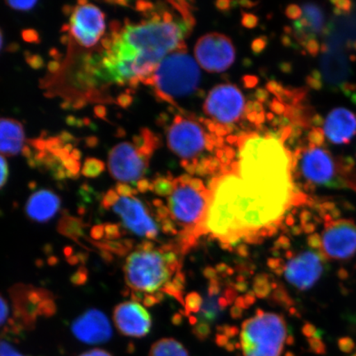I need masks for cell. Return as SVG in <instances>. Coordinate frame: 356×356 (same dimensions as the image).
I'll use <instances>...</instances> for the list:
<instances>
[{
	"label": "cell",
	"mask_w": 356,
	"mask_h": 356,
	"mask_svg": "<svg viewBox=\"0 0 356 356\" xmlns=\"http://www.w3.org/2000/svg\"><path fill=\"white\" fill-rule=\"evenodd\" d=\"M232 171L213 178L204 234L228 248L240 240L257 243L277 232L287 213L302 206V193L289 169L266 160L243 159Z\"/></svg>",
	"instance_id": "6da1fadb"
},
{
	"label": "cell",
	"mask_w": 356,
	"mask_h": 356,
	"mask_svg": "<svg viewBox=\"0 0 356 356\" xmlns=\"http://www.w3.org/2000/svg\"><path fill=\"white\" fill-rule=\"evenodd\" d=\"M195 24L193 15L177 17L169 10L154 13L140 24L113 22L111 32L102 41L101 65L121 81L138 79L153 86V74L159 62L170 53L185 49L184 39Z\"/></svg>",
	"instance_id": "7a4b0ae2"
},
{
	"label": "cell",
	"mask_w": 356,
	"mask_h": 356,
	"mask_svg": "<svg viewBox=\"0 0 356 356\" xmlns=\"http://www.w3.org/2000/svg\"><path fill=\"white\" fill-rule=\"evenodd\" d=\"M181 262L171 246L156 248L145 241L128 255L123 267L127 286L134 301L163 293V289L181 271Z\"/></svg>",
	"instance_id": "3957f363"
},
{
	"label": "cell",
	"mask_w": 356,
	"mask_h": 356,
	"mask_svg": "<svg viewBox=\"0 0 356 356\" xmlns=\"http://www.w3.org/2000/svg\"><path fill=\"white\" fill-rule=\"evenodd\" d=\"M312 211L302 213L307 243L326 260L343 261L356 253V222L339 216L335 204L309 199Z\"/></svg>",
	"instance_id": "277c9868"
},
{
	"label": "cell",
	"mask_w": 356,
	"mask_h": 356,
	"mask_svg": "<svg viewBox=\"0 0 356 356\" xmlns=\"http://www.w3.org/2000/svg\"><path fill=\"white\" fill-rule=\"evenodd\" d=\"M293 159V175L304 180L305 188L350 189L356 193V177L327 149L312 145Z\"/></svg>",
	"instance_id": "5b68a950"
},
{
	"label": "cell",
	"mask_w": 356,
	"mask_h": 356,
	"mask_svg": "<svg viewBox=\"0 0 356 356\" xmlns=\"http://www.w3.org/2000/svg\"><path fill=\"white\" fill-rule=\"evenodd\" d=\"M200 82L198 65L185 48L170 53L159 62L152 86L159 100L177 106L176 100L193 95Z\"/></svg>",
	"instance_id": "8992f818"
},
{
	"label": "cell",
	"mask_w": 356,
	"mask_h": 356,
	"mask_svg": "<svg viewBox=\"0 0 356 356\" xmlns=\"http://www.w3.org/2000/svg\"><path fill=\"white\" fill-rule=\"evenodd\" d=\"M175 189L168 198L169 218L175 225L181 228V250L193 246L194 240L204 234L210 190L195 189L190 184H184L175 178ZM191 184V182H190Z\"/></svg>",
	"instance_id": "52a82bcc"
},
{
	"label": "cell",
	"mask_w": 356,
	"mask_h": 356,
	"mask_svg": "<svg viewBox=\"0 0 356 356\" xmlns=\"http://www.w3.org/2000/svg\"><path fill=\"white\" fill-rule=\"evenodd\" d=\"M292 340L282 315L258 310L243 323L239 344L243 356H282Z\"/></svg>",
	"instance_id": "ba28073f"
},
{
	"label": "cell",
	"mask_w": 356,
	"mask_h": 356,
	"mask_svg": "<svg viewBox=\"0 0 356 356\" xmlns=\"http://www.w3.org/2000/svg\"><path fill=\"white\" fill-rule=\"evenodd\" d=\"M8 293L13 317L8 330L15 335L33 330L40 318H51L56 313L55 297L47 289L19 283L13 284Z\"/></svg>",
	"instance_id": "9c48e42d"
},
{
	"label": "cell",
	"mask_w": 356,
	"mask_h": 356,
	"mask_svg": "<svg viewBox=\"0 0 356 356\" xmlns=\"http://www.w3.org/2000/svg\"><path fill=\"white\" fill-rule=\"evenodd\" d=\"M102 207L117 215L124 229L131 233L145 238L147 241L157 238L159 228L149 209L136 195H121L111 189L102 199Z\"/></svg>",
	"instance_id": "30bf717a"
},
{
	"label": "cell",
	"mask_w": 356,
	"mask_h": 356,
	"mask_svg": "<svg viewBox=\"0 0 356 356\" xmlns=\"http://www.w3.org/2000/svg\"><path fill=\"white\" fill-rule=\"evenodd\" d=\"M287 261H282L280 275L299 291H308L317 283L325 270L326 259L316 249L311 248L295 253L286 250Z\"/></svg>",
	"instance_id": "8fae6325"
},
{
	"label": "cell",
	"mask_w": 356,
	"mask_h": 356,
	"mask_svg": "<svg viewBox=\"0 0 356 356\" xmlns=\"http://www.w3.org/2000/svg\"><path fill=\"white\" fill-rule=\"evenodd\" d=\"M152 153L130 142H122L110 151V175L119 184H130L143 179Z\"/></svg>",
	"instance_id": "7c38bea8"
},
{
	"label": "cell",
	"mask_w": 356,
	"mask_h": 356,
	"mask_svg": "<svg viewBox=\"0 0 356 356\" xmlns=\"http://www.w3.org/2000/svg\"><path fill=\"white\" fill-rule=\"evenodd\" d=\"M206 136L202 127L193 119L177 115L168 131V145L178 157L193 161L198 159V155L206 149Z\"/></svg>",
	"instance_id": "4fadbf2b"
},
{
	"label": "cell",
	"mask_w": 356,
	"mask_h": 356,
	"mask_svg": "<svg viewBox=\"0 0 356 356\" xmlns=\"http://www.w3.org/2000/svg\"><path fill=\"white\" fill-rule=\"evenodd\" d=\"M69 30L80 46L95 47L105 33L104 13L95 4L79 2L71 11Z\"/></svg>",
	"instance_id": "5bb4252c"
},
{
	"label": "cell",
	"mask_w": 356,
	"mask_h": 356,
	"mask_svg": "<svg viewBox=\"0 0 356 356\" xmlns=\"http://www.w3.org/2000/svg\"><path fill=\"white\" fill-rule=\"evenodd\" d=\"M195 55L200 65L207 72L221 73L233 65L235 49L225 35L209 33L198 40Z\"/></svg>",
	"instance_id": "9a60e30c"
},
{
	"label": "cell",
	"mask_w": 356,
	"mask_h": 356,
	"mask_svg": "<svg viewBox=\"0 0 356 356\" xmlns=\"http://www.w3.org/2000/svg\"><path fill=\"white\" fill-rule=\"evenodd\" d=\"M245 102L241 91L232 84H221L212 89L204 104V111L222 124L238 122L244 113Z\"/></svg>",
	"instance_id": "2e32d148"
},
{
	"label": "cell",
	"mask_w": 356,
	"mask_h": 356,
	"mask_svg": "<svg viewBox=\"0 0 356 356\" xmlns=\"http://www.w3.org/2000/svg\"><path fill=\"white\" fill-rule=\"evenodd\" d=\"M71 332L78 341L88 345L104 344L113 337L108 316L96 309H88L75 318Z\"/></svg>",
	"instance_id": "e0dca14e"
},
{
	"label": "cell",
	"mask_w": 356,
	"mask_h": 356,
	"mask_svg": "<svg viewBox=\"0 0 356 356\" xmlns=\"http://www.w3.org/2000/svg\"><path fill=\"white\" fill-rule=\"evenodd\" d=\"M113 321L120 333L128 337H145L152 328L149 312L136 301H126L115 306Z\"/></svg>",
	"instance_id": "ac0fdd59"
},
{
	"label": "cell",
	"mask_w": 356,
	"mask_h": 356,
	"mask_svg": "<svg viewBox=\"0 0 356 356\" xmlns=\"http://www.w3.org/2000/svg\"><path fill=\"white\" fill-rule=\"evenodd\" d=\"M323 131L332 144L349 143L356 135V115L346 108H335L325 120Z\"/></svg>",
	"instance_id": "d6986e66"
},
{
	"label": "cell",
	"mask_w": 356,
	"mask_h": 356,
	"mask_svg": "<svg viewBox=\"0 0 356 356\" xmlns=\"http://www.w3.org/2000/svg\"><path fill=\"white\" fill-rule=\"evenodd\" d=\"M61 200L54 191L41 189L35 191L26 200V217L38 224H44L53 219L59 212Z\"/></svg>",
	"instance_id": "ffe728a7"
},
{
	"label": "cell",
	"mask_w": 356,
	"mask_h": 356,
	"mask_svg": "<svg viewBox=\"0 0 356 356\" xmlns=\"http://www.w3.org/2000/svg\"><path fill=\"white\" fill-rule=\"evenodd\" d=\"M24 127L15 119L0 118V154L15 156L24 149Z\"/></svg>",
	"instance_id": "44dd1931"
},
{
	"label": "cell",
	"mask_w": 356,
	"mask_h": 356,
	"mask_svg": "<svg viewBox=\"0 0 356 356\" xmlns=\"http://www.w3.org/2000/svg\"><path fill=\"white\" fill-rule=\"evenodd\" d=\"M149 356H190L181 342L173 338H162L151 346Z\"/></svg>",
	"instance_id": "7402d4cb"
},
{
	"label": "cell",
	"mask_w": 356,
	"mask_h": 356,
	"mask_svg": "<svg viewBox=\"0 0 356 356\" xmlns=\"http://www.w3.org/2000/svg\"><path fill=\"white\" fill-rule=\"evenodd\" d=\"M84 228H86V224L81 219L67 213L62 216L58 225V231L60 234L74 240L77 243H80V238L84 237Z\"/></svg>",
	"instance_id": "603a6c76"
},
{
	"label": "cell",
	"mask_w": 356,
	"mask_h": 356,
	"mask_svg": "<svg viewBox=\"0 0 356 356\" xmlns=\"http://www.w3.org/2000/svg\"><path fill=\"white\" fill-rule=\"evenodd\" d=\"M185 288V275L179 271L170 282L163 289V293L175 297L181 305H184V289Z\"/></svg>",
	"instance_id": "cb8c5ba5"
},
{
	"label": "cell",
	"mask_w": 356,
	"mask_h": 356,
	"mask_svg": "<svg viewBox=\"0 0 356 356\" xmlns=\"http://www.w3.org/2000/svg\"><path fill=\"white\" fill-rule=\"evenodd\" d=\"M175 178L159 177L151 181V191L160 197H169L175 189Z\"/></svg>",
	"instance_id": "d4e9b609"
},
{
	"label": "cell",
	"mask_w": 356,
	"mask_h": 356,
	"mask_svg": "<svg viewBox=\"0 0 356 356\" xmlns=\"http://www.w3.org/2000/svg\"><path fill=\"white\" fill-rule=\"evenodd\" d=\"M105 163L95 158H88L82 168V175L88 178L99 177L105 171Z\"/></svg>",
	"instance_id": "484cf974"
},
{
	"label": "cell",
	"mask_w": 356,
	"mask_h": 356,
	"mask_svg": "<svg viewBox=\"0 0 356 356\" xmlns=\"http://www.w3.org/2000/svg\"><path fill=\"white\" fill-rule=\"evenodd\" d=\"M274 284L270 282L268 275L261 274L257 275L253 284L255 296L259 298H266L270 296Z\"/></svg>",
	"instance_id": "4316f807"
},
{
	"label": "cell",
	"mask_w": 356,
	"mask_h": 356,
	"mask_svg": "<svg viewBox=\"0 0 356 356\" xmlns=\"http://www.w3.org/2000/svg\"><path fill=\"white\" fill-rule=\"evenodd\" d=\"M202 297L197 292L190 293L184 299L185 314L190 317L191 314H197L202 309Z\"/></svg>",
	"instance_id": "83f0119b"
},
{
	"label": "cell",
	"mask_w": 356,
	"mask_h": 356,
	"mask_svg": "<svg viewBox=\"0 0 356 356\" xmlns=\"http://www.w3.org/2000/svg\"><path fill=\"white\" fill-rule=\"evenodd\" d=\"M0 356H29L16 349L10 342L0 338Z\"/></svg>",
	"instance_id": "f1b7e54d"
},
{
	"label": "cell",
	"mask_w": 356,
	"mask_h": 356,
	"mask_svg": "<svg viewBox=\"0 0 356 356\" xmlns=\"http://www.w3.org/2000/svg\"><path fill=\"white\" fill-rule=\"evenodd\" d=\"M8 7L17 11H29L33 10L37 1H8L6 3Z\"/></svg>",
	"instance_id": "f546056e"
},
{
	"label": "cell",
	"mask_w": 356,
	"mask_h": 356,
	"mask_svg": "<svg viewBox=\"0 0 356 356\" xmlns=\"http://www.w3.org/2000/svg\"><path fill=\"white\" fill-rule=\"evenodd\" d=\"M8 178V165L6 158L0 154V189L7 184Z\"/></svg>",
	"instance_id": "4dcf8cb0"
},
{
	"label": "cell",
	"mask_w": 356,
	"mask_h": 356,
	"mask_svg": "<svg viewBox=\"0 0 356 356\" xmlns=\"http://www.w3.org/2000/svg\"><path fill=\"white\" fill-rule=\"evenodd\" d=\"M8 316H10V307H8V301L4 299L3 296L0 295V327L6 323Z\"/></svg>",
	"instance_id": "1f68e13d"
},
{
	"label": "cell",
	"mask_w": 356,
	"mask_h": 356,
	"mask_svg": "<svg viewBox=\"0 0 356 356\" xmlns=\"http://www.w3.org/2000/svg\"><path fill=\"white\" fill-rule=\"evenodd\" d=\"M258 24L257 17L252 13H243L242 17V24L245 28L252 29L256 28Z\"/></svg>",
	"instance_id": "d6a6232c"
},
{
	"label": "cell",
	"mask_w": 356,
	"mask_h": 356,
	"mask_svg": "<svg viewBox=\"0 0 356 356\" xmlns=\"http://www.w3.org/2000/svg\"><path fill=\"white\" fill-rule=\"evenodd\" d=\"M266 90L269 92H273V95L277 97L278 100L280 99V97L283 95L284 89L280 86L277 82L275 81H270L266 84Z\"/></svg>",
	"instance_id": "836d02e7"
},
{
	"label": "cell",
	"mask_w": 356,
	"mask_h": 356,
	"mask_svg": "<svg viewBox=\"0 0 356 356\" xmlns=\"http://www.w3.org/2000/svg\"><path fill=\"white\" fill-rule=\"evenodd\" d=\"M267 44V39L265 37L258 38L252 42L251 48L253 52L256 54L264 51Z\"/></svg>",
	"instance_id": "e575fe53"
},
{
	"label": "cell",
	"mask_w": 356,
	"mask_h": 356,
	"mask_svg": "<svg viewBox=\"0 0 356 356\" xmlns=\"http://www.w3.org/2000/svg\"><path fill=\"white\" fill-rule=\"evenodd\" d=\"M286 13L289 19L297 20L301 17L302 10L300 7L296 6H291L286 8Z\"/></svg>",
	"instance_id": "d590c367"
},
{
	"label": "cell",
	"mask_w": 356,
	"mask_h": 356,
	"mask_svg": "<svg viewBox=\"0 0 356 356\" xmlns=\"http://www.w3.org/2000/svg\"><path fill=\"white\" fill-rule=\"evenodd\" d=\"M270 110L273 111V113H277L278 115H282L286 111V108H284V104L282 102H280L278 99H274L271 102L270 104Z\"/></svg>",
	"instance_id": "8d00e7d4"
},
{
	"label": "cell",
	"mask_w": 356,
	"mask_h": 356,
	"mask_svg": "<svg viewBox=\"0 0 356 356\" xmlns=\"http://www.w3.org/2000/svg\"><path fill=\"white\" fill-rule=\"evenodd\" d=\"M258 82H259L258 78L253 76V75H246L243 78V86L247 88H255Z\"/></svg>",
	"instance_id": "74e56055"
},
{
	"label": "cell",
	"mask_w": 356,
	"mask_h": 356,
	"mask_svg": "<svg viewBox=\"0 0 356 356\" xmlns=\"http://www.w3.org/2000/svg\"><path fill=\"white\" fill-rule=\"evenodd\" d=\"M79 356H113L108 351L102 349H92L86 351Z\"/></svg>",
	"instance_id": "f35d334b"
},
{
	"label": "cell",
	"mask_w": 356,
	"mask_h": 356,
	"mask_svg": "<svg viewBox=\"0 0 356 356\" xmlns=\"http://www.w3.org/2000/svg\"><path fill=\"white\" fill-rule=\"evenodd\" d=\"M137 191L142 193L151 191V182L143 178V179L137 182Z\"/></svg>",
	"instance_id": "ab89813d"
},
{
	"label": "cell",
	"mask_w": 356,
	"mask_h": 356,
	"mask_svg": "<svg viewBox=\"0 0 356 356\" xmlns=\"http://www.w3.org/2000/svg\"><path fill=\"white\" fill-rule=\"evenodd\" d=\"M257 102H265L269 99V92L264 88H258L255 92Z\"/></svg>",
	"instance_id": "60d3db41"
},
{
	"label": "cell",
	"mask_w": 356,
	"mask_h": 356,
	"mask_svg": "<svg viewBox=\"0 0 356 356\" xmlns=\"http://www.w3.org/2000/svg\"><path fill=\"white\" fill-rule=\"evenodd\" d=\"M339 345L341 350H343L344 353H350L355 348L354 342L351 341L350 339H341Z\"/></svg>",
	"instance_id": "b9f144b4"
},
{
	"label": "cell",
	"mask_w": 356,
	"mask_h": 356,
	"mask_svg": "<svg viewBox=\"0 0 356 356\" xmlns=\"http://www.w3.org/2000/svg\"><path fill=\"white\" fill-rule=\"evenodd\" d=\"M136 10L140 12H147L152 10L153 4L149 2L140 1L136 3Z\"/></svg>",
	"instance_id": "7bdbcfd3"
},
{
	"label": "cell",
	"mask_w": 356,
	"mask_h": 356,
	"mask_svg": "<svg viewBox=\"0 0 356 356\" xmlns=\"http://www.w3.org/2000/svg\"><path fill=\"white\" fill-rule=\"evenodd\" d=\"M118 102L123 108H127L132 104V97L129 95H122L119 97Z\"/></svg>",
	"instance_id": "ee69618b"
},
{
	"label": "cell",
	"mask_w": 356,
	"mask_h": 356,
	"mask_svg": "<svg viewBox=\"0 0 356 356\" xmlns=\"http://www.w3.org/2000/svg\"><path fill=\"white\" fill-rule=\"evenodd\" d=\"M231 6H232V2L227 1V0H220V1L216 3V8L220 11L229 10Z\"/></svg>",
	"instance_id": "f6af8a7d"
},
{
	"label": "cell",
	"mask_w": 356,
	"mask_h": 356,
	"mask_svg": "<svg viewBox=\"0 0 356 356\" xmlns=\"http://www.w3.org/2000/svg\"><path fill=\"white\" fill-rule=\"evenodd\" d=\"M216 135L218 137L224 138L225 136L228 135V131H227L226 124H222L220 123H217L216 124Z\"/></svg>",
	"instance_id": "bcb514c9"
},
{
	"label": "cell",
	"mask_w": 356,
	"mask_h": 356,
	"mask_svg": "<svg viewBox=\"0 0 356 356\" xmlns=\"http://www.w3.org/2000/svg\"><path fill=\"white\" fill-rule=\"evenodd\" d=\"M24 37L26 41L28 42H35V40L38 39V33H35L33 30L26 31L25 33H24Z\"/></svg>",
	"instance_id": "7dc6e473"
},
{
	"label": "cell",
	"mask_w": 356,
	"mask_h": 356,
	"mask_svg": "<svg viewBox=\"0 0 356 356\" xmlns=\"http://www.w3.org/2000/svg\"><path fill=\"white\" fill-rule=\"evenodd\" d=\"M225 151V154L227 158H228L230 161L233 162V160L236 157V152L235 150L233 148H231L230 146H225L224 148H222Z\"/></svg>",
	"instance_id": "c3c4849f"
},
{
	"label": "cell",
	"mask_w": 356,
	"mask_h": 356,
	"mask_svg": "<svg viewBox=\"0 0 356 356\" xmlns=\"http://www.w3.org/2000/svg\"><path fill=\"white\" fill-rule=\"evenodd\" d=\"M204 275L208 279L213 280L217 278L218 273L216 269L211 268V267H208V268L204 270Z\"/></svg>",
	"instance_id": "681fc988"
},
{
	"label": "cell",
	"mask_w": 356,
	"mask_h": 356,
	"mask_svg": "<svg viewBox=\"0 0 356 356\" xmlns=\"http://www.w3.org/2000/svg\"><path fill=\"white\" fill-rule=\"evenodd\" d=\"M231 315H232L234 318H238L241 317L243 315V309L239 308L237 305H234L232 310H231Z\"/></svg>",
	"instance_id": "f907efd6"
},
{
	"label": "cell",
	"mask_w": 356,
	"mask_h": 356,
	"mask_svg": "<svg viewBox=\"0 0 356 356\" xmlns=\"http://www.w3.org/2000/svg\"><path fill=\"white\" fill-rule=\"evenodd\" d=\"M253 110L257 113H261L262 111H264V105L260 102H253Z\"/></svg>",
	"instance_id": "816d5d0a"
},
{
	"label": "cell",
	"mask_w": 356,
	"mask_h": 356,
	"mask_svg": "<svg viewBox=\"0 0 356 356\" xmlns=\"http://www.w3.org/2000/svg\"><path fill=\"white\" fill-rule=\"evenodd\" d=\"M237 3L240 7L243 8H253L257 6V2L246 1V0H244V1L237 2Z\"/></svg>",
	"instance_id": "f5cc1de1"
},
{
	"label": "cell",
	"mask_w": 356,
	"mask_h": 356,
	"mask_svg": "<svg viewBox=\"0 0 356 356\" xmlns=\"http://www.w3.org/2000/svg\"><path fill=\"white\" fill-rule=\"evenodd\" d=\"M254 110H253V102L248 101L246 104H245L244 108V114L248 115L249 113H253Z\"/></svg>",
	"instance_id": "db71d44e"
},
{
	"label": "cell",
	"mask_w": 356,
	"mask_h": 356,
	"mask_svg": "<svg viewBox=\"0 0 356 356\" xmlns=\"http://www.w3.org/2000/svg\"><path fill=\"white\" fill-rule=\"evenodd\" d=\"M266 117L265 115L264 111H262L261 113L257 114V119L256 122L257 126H261V124H264V122L266 121Z\"/></svg>",
	"instance_id": "11a10c76"
},
{
	"label": "cell",
	"mask_w": 356,
	"mask_h": 356,
	"mask_svg": "<svg viewBox=\"0 0 356 356\" xmlns=\"http://www.w3.org/2000/svg\"><path fill=\"white\" fill-rule=\"evenodd\" d=\"M257 114L258 113H255V111H253V113L246 115V118L248 119V121L250 122L251 123H256L257 119Z\"/></svg>",
	"instance_id": "9f6ffc18"
},
{
	"label": "cell",
	"mask_w": 356,
	"mask_h": 356,
	"mask_svg": "<svg viewBox=\"0 0 356 356\" xmlns=\"http://www.w3.org/2000/svg\"><path fill=\"white\" fill-rule=\"evenodd\" d=\"M239 138L237 136H229L227 137V142L230 145H234L238 143Z\"/></svg>",
	"instance_id": "6f0895ef"
},
{
	"label": "cell",
	"mask_w": 356,
	"mask_h": 356,
	"mask_svg": "<svg viewBox=\"0 0 356 356\" xmlns=\"http://www.w3.org/2000/svg\"><path fill=\"white\" fill-rule=\"evenodd\" d=\"M266 119L268 120V121L270 122H273V120L275 119L274 114L273 113H269L268 114L266 115Z\"/></svg>",
	"instance_id": "680465c9"
},
{
	"label": "cell",
	"mask_w": 356,
	"mask_h": 356,
	"mask_svg": "<svg viewBox=\"0 0 356 356\" xmlns=\"http://www.w3.org/2000/svg\"><path fill=\"white\" fill-rule=\"evenodd\" d=\"M3 34L1 32V30H0V50H1L2 46H3Z\"/></svg>",
	"instance_id": "91938a15"
},
{
	"label": "cell",
	"mask_w": 356,
	"mask_h": 356,
	"mask_svg": "<svg viewBox=\"0 0 356 356\" xmlns=\"http://www.w3.org/2000/svg\"><path fill=\"white\" fill-rule=\"evenodd\" d=\"M284 356H296V355H293V353H286V355H284Z\"/></svg>",
	"instance_id": "94428289"
},
{
	"label": "cell",
	"mask_w": 356,
	"mask_h": 356,
	"mask_svg": "<svg viewBox=\"0 0 356 356\" xmlns=\"http://www.w3.org/2000/svg\"><path fill=\"white\" fill-rule=\"evenodd\" d=\"M351 356H356V353H355L354 355H351Z\"/></svg>",
	"instance_id": "6125c7cd"
}]
</instances>
